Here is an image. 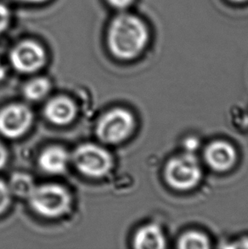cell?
Here are the masks:
<instances>
[{
	"label": "cell",
	"instance_id": "1",
	"mask_svg": "<svg viewBox=\"0 0 248 249\" xmlns=\"http://www.w3.org/2000/svg\"><path fill=\"white\" fill-rule=\"evenodd\" d=\"M149 39V29L144 20L125 11L111 20L106 34L111 54L123 61L138 57L147 46Z\"/></svg>",
	"mask_w": 248,
	"mask_h": 249
},
{
	"label": "cell",
	"instance_id": "2",
	"mask_svg": "<svg viewBox=\"0 0 248 249\" xmlns=\"http://www.w3.org/2000/svg\"><path fill=\"white\" fill-rule=\"evenodd\" d=\"M28 199L32 209L47 218L63 215L69 210L71 203L70 193L57 184L35 186Z\"/></svg>",
	"mask_w": 248,
	"mask_h": 249
},
{
	"label": "cell",
	"instance_id": "3",
	"mask_svg": "<svg viewBox=\"0 0 248 249\" xmlns=\"http://www.w3.org/2000/svg\"><path fill=\"white\" fill-rule=\"evenodd\" d=\"M201 164L191 152L176 156L165 167L166 181L172 188L178 191L194 188L201 180Z\"/></svg>",
	"mask_w": 248,
	"mask_h": 249
},
{
	"label": "cell",
	"instance_id": "4",
	"mask_svg": "<svg viewBox=\"0 0 248 249\" xmlns=\"http://www.w3.org/2000/svg\"><path fill=\"white\" fill-rule=\"evenodd\" d=\"M134 128L135 119L130 111L124 108H114L99 120L96 135L106 144L115 145L128 138Z\"/></svg>",
	"mask_w": 248,
	"mask_h": 249
},
{
	"label": "cell",
	"instance_id": "5",
	"mask_svg": "<svg viewBox=\"0 0 248 249\" xmlns=\"http://www.w3.org/2000/svg\"><path fill=\"white\" fill-rule=\"evenodd\" d=\"M71 159L78 171L91 178L107 175L113 165L112 157L106 149L90 143L78 146Z\"/></svg>",
	"mask_w": 248,
	"mask_h": 249
},
{
	"label": "cell",
	"instance_id": "6",
	"mask_svg": "<svg viewBox=\"0 0 248 249\" xmlns=\"http://www.w3.org/2000/svg\"><path fill=\"white\" fill-rule=\"evenodd\" d=\"M47 61L46 51L33 39H25L16 44L10 52V62L21 73H33L44 68Z\"/></svg>",
	"mask_w": 248,
	"mask_h": 249
},
{
	"label": "cell",
	"instance_id": "7",
	"mask_svg": "<svg viewBox=\"0 0 248 249\" xmlns=\"http://www.w3.org/2000/svg\"><path fill=\"white\" fill-rule=\"evenodd\" d=\"M33 119V112L26 105H9L0 111V134L7 138H19L29 129Z\"/></svg>",
	"mask_w": 248,
	"mask_h": 249
},
{
	"label": "cell",
	"instance_id": "8",
	"mask_svg": "<svg viewBox=\"0 0 248 249\" xmlns=\"http://www.w3.org/2000/svg\"><path fill=\"white\" fill-rule=\"evenodd\" d=\"M204 158L208 166L213 170L225 172L235 165L237 160V152L229 142L216 141L207 146Z\"/></svg>",
	"mask_w": 248,
	"mask_h": 249
},
{
	"label": "cell",
	"instance_id": "9",
	"mask_svg": "<svg viewBox=\"0 0 248 249\" xmlns=\"http://www.w3.org/2000/svg\"><path fill=\"white\" fill-rule=\"evenodd\" d=\"M44 112L45 118L53 124L63 126L73 121L77 108L70 98L58 96L48 102Z\"/></svg>",
	"mask_w": 248,
	"mask_h": 249
},
{
	"label": "cell",
	"instance_id": "10",
	"mask_svg": "<svg viewBox=\"0 0 248 249\" xmlns=\"http://www.w3.org/2000/svg\"><path fill=\"white\" fill-rule=\"evenodd\" d=\"M68 152L61 146H50L42 152L38 164L41 169L51 175H60L66 171L69 162Z\"/></svg>",
	"mask_w": 248,
	"mask_h": 249
},
{
	"label": "cell",
	"instance_id": "11",
	"mask_svg": "<svg viewBox=\"0 0 248 249\" xmlns=\"http://www.w3.org/2000/svg\"><path fill=\"white\" fill-rule=\"evenodd\" d=\"M134 248L137 249H161L166 248V239L157 225H146L138 230L134 237Z\"/></svg>",
	"mask_w": 248,
	"mask_h": 249
},
{
	"label": "cell",
	"instance_id": "12",
	"mask_svg": "<svg viewBox=\"0 0 248 249\" xmlns=\"http://www.w3.org/2000/svg\"><path fill=\"white\" fill-rule=\"evenodd\" d=\"M11 194L20 197H29L35 188L34 179L30 175L24 173L14 174L10 178L9 185Z\"/></svg>",
	"mask_w": 248,
	"mask_h": 249
},
{
	"label": "cell",
	"instance_id": "13",
	"mask_svg": "<svg viewBox=\"0 0 248 249\" xmlns=\"http://www.w3.org/2000/svg\"><path fill=\"white\" fill-rule=\"evenodd\" d=\"M51 87V82L47 78H34L25 85L23 94L29 101H39L47 95Z\"/></svg>",
	"mask_w": 248,
	"mask_h": 249
},
{
	"label": "cell",
	"instance_id": "14",
	"mask_svg": "<svg viewBox=\"0 0 248 249\" xmlns=\"http://www.w3.org/2000/svg\"><path fill=\"white\" fill-rule=\"evenodd\" d=\"M178 249H206L210 248L208 236L203 233L191 231L183 234L178 242Z\"/></svg>",
	"mask_w": 248,
	"mask_h": 249
},
{
	"label": "cell",
	"instance_id": "15",
	"mask_svg": "<svg viewBox=\"0 0 248 249\" xmlns=\"http://www.w3.org/2000/svg\"><path fill=\"white\" fill-rule=\"evenodd\" d=\"M11 200V192L9 185L0 179V214L7 210Z\"/></svg>",
	"mask_w": 248,
	"mask_h": 249
},
{
	"label": "cell",
	"instance_id": "16",
	"mask_svg": "<svg viewBox=\"0 0 248 249\" xmlns=\"http://www.w3.org/2000/svg\"><path fill=\"white\" fill-rule=\"evenodd\" d=\"M11 22V12L5 3L0 2V35L10 27Z\"/></svg>",
	"mask_w": 248,
	"mask_h": 249
},
{
	"label": "cell",
	"instance_id": "17",
	"mask_svg": "<svg viewBox=\"0 0 248 249\" xmlns=\"http://www.w3.org/2000/svg\"><path fill=\"white\" fill-rule=\"evenodd\" d=\"M108 4L115 10L125 11L134 3V0H106Z\"/></svg>",
	"mask_w": 248,
	"mask_h": 249
},
{
	"label": "cell",
	"instance_id": "18",
	"mask_svg": "<svg viewBox=\"0 0 248 249\" xmlns=\"http://www.w3.org/2000/svg\"><path fill=\"white\" fill-rule=\"evenodd\" d=\"M198 145H199V142L195 138H189L187 140H185V147L187 148L188 152L193 153V151L198 148Z\"/></svg>",
	"mask_w": 248,
	"mask_h": 249
},
{
	"label": "cell",
	"instance_id": "19",
	"mask_svg": "<svg viewBox=\"0 0 248 249\" xmlns=\"http://www.w3.org/2000/svg\"><path fill=\"white\" fill-rule=\"evenodd\" d=\"M8 159V153L4 145L0 142V169L5 166Z\"/></svg>",
	"mask_w": 248,
	"mask_h": 249
},
{
	"label": "cell",
	"instance_id": "20",
	"mask_svg": "<svg viewBox=\"0 0 248 249\" xmlns=\"http://www.w3.org/2000/svg\"><path fill=\"white\" fill-rule=\"evenodd\" d=\"M228 248H233V249H248V238H243V239L234 242L233 244H230V246H228Z\"/></svg>",
	"mask_w": 248,
	"mask_h": 249
},
{
	"label": "cell",
	"instance_id": "21",
	"mask_svg": "<svg viewBox=\"0 0 248 249\" xmlns=\"http://www.w3.org/2000/svg\"><path fill=\"white\" fill-rule=\"evenodd\" d=\"M20 3H27V4H41L46 3L49 0H16Z\"/></svg>",
	"mask_w": 248,
	"mask_h": 249
},
{
	"label": "cell",
	"instance_id": "22",
	"mask_svg": "<svg viewBox=\"0 0 248 249\" xmlns=\"http://www.w3.org/2000/svg\"><path fill=\"white\" fill-rule=\"evenodd\" d=\"M5 75H6V70H5V68L3 67V64H1V63H0V80L3 79V78L5 77Z\"/></svg>",
	"mask_w": 248,
	"mask_h": 249
},
{
	"label": "cell",
	"instance_id": "23",
	"mask_svg": "<svg viewBox=\"0 0 248 249\" xmlns=\"http://www.w3.org/2000/svg\"><path fill=\"white\" fill-rule=\"evenodd\" d=\"M230 1H231V2H233V3H244V2H247V1H248V0H230Z\"/></svg>",
	"mask_w": 248,
	"mask_h": 249
}]
</instances>
